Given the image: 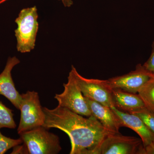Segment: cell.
I'll use <instances>...</instances> for the list:
<instances>
[{"label":"cell","instance_id":"cell-1","mask_svg":"<svg viewBox=\"0 0 154 154\" xmlns=\"http://www.w3.org/2000/svg\"><path fill=\"white\" fill-rule=\"evenodd\" d=\"M47 129L60 130L68 135L71 149L70 154H98L105 137L110 134L93 116L85 118L65 107H43Z\"/></svg>","mask_w":154,"mask_h":154},{"label":"cell","instance_id":"cell-2","mask_svg":"<svg viewBox=\"0 0 154 154\" xmlns=\"http://www.w3.org/2000/svg\"><path fill=\"white\" fill-rule=\"evenodd\" d=\"M38 15L36 6L22 9L15 20V30L17 51L22 53L30 52L35 46L38 29Z\"/></svg>","mask_w":154,"mask_h":154},{"label":"cell","instance_id":"cell-3","mask_svg":"<svg viewBox=\"0 0 154 154\" xmlns=\"http://www.w3.org/2000/svg\"><path fill=\"white\" fill-rule=\"evenodd\" d=\"M28 154H57L61 150L60 139L43 126L19 134Z\"/></svg>","mask_w":154,"mask_h":154},{"label":"cell","instance_id":"cell-4","mask_svg":"<svg viewBox=\"0 0 154 154\" xmlns=\"http://www.w3.org/2000/svg\"><path fill=\"white\" fill-rule=\"evenodd\" d=\"M38 93L28 91L21 94L19 110L21 111L18 133L24 132L37 127L43 126L45 115L39 100Z\"/></svg>","mask_w":154,"mask_h":154},{"label":"cell","instance_id":"cell-5","mask_svg":"<svg viewBox=\"0 0 154 154\" xmlns=\"http://www.w3.org/2000/svg\"><path fill=\"white\" fill-rule=\"evenodd\" d=\"M71 70L84 97L110 108L114 107L112 89L108 80L87 79L79 74L73 65Z\"/></svg>","mask_w":154,"mask_h":154},{"label":"cell","instance_id":"cell-6","mask_svg":"<svg viewBox=\"0 0 154 154\" xmlns=\"http://www.w3.org/2000/svg\"><path fill=\"white\" fill-rule=\"evenodd\" d=\"M63 92L56 94L54 97L58 105L83 116H91V110L71 70L69 73L67 82L63 84Z\"/></svg>","mask_w":154,"mask_h":154},{"label":"cell","instance_id":"cell-7","mask_svg":"<svg viewBox=\"0 0 154 154\" xmlns=\"http://www.w3.org/2000/svg\"><path fill=\"white\" fill-rule=\"evenodd\" d=\"M141 138L119 133L107 135L102 141L98 154H144Z\"/></svg>","mask_w":154,"mask_h":154},{"label":"cell","instance_id":"cell-8","mask_svg":"<svg viewBox=\"0 0 154 154\" xmlns=\"http://www.w3.org/2000/svg\"><path fill=\"white\" fill-rule=\"evenodd\" d=\"M154 77V74L147 70L143 65L138 64L134 70L110 78L108 81L112 89H120L132 94H137L140 89Z\"/></svg>","mask_w":154,"mask_h":154},{"label":"cell","instance_id":"cell-9","mask_svg":"<svg viewBox=\"0 0 154 154\" xmlns=\"http://www.w3.org/2000/svg\"><path fill=\"white\" fill-rule=\"evenodd\" d=\"M20 63V60L16 57H9L4 70L0 74V95L5 97L19 110L21 94H19L15 87L11 72L14 67Z\"/></svg>","mask_w":154,"mask_h":154},{"label":"cell","instance_id":"cell-10","mask_svg":"<svg viewBox=\"0 0 154 154\" xmlns=\"http://www.w3.org/2000/svg\"><path fill=\"white\" fill-rule=\"evenodd\" d=\"M92 116L102 124L110 134L119 133L121 127L118 117L112 108L85 97Z\"/></svg>","mask_w":154,"mask_h":154},{"label":"cell","instance_id":"cell-11","mask_svg":"<svg viewBox=\"0 0 154 154\" xmlns=\"http://www.w3.org/2000/svg\"><path fill=\"white\" fill-rule=\"evenodd\" d=\"M112 109L118 117L121 127H126L137 134L142 141L144 147L149 146L154 141V134L147 128L137 116L119 110L113 107Z\"/></svg>","mask_w":154,"mask_h":154},{"label":"cell","instance_id":"cell-12","mask_svg":"<svg viewBox=\"0 0 154 154\" xmlns=\"http://www.w3.org/2000/svg\"><path fill=\"white\" fill-rule=\"evenodd\" d=\"M113 106L119 110L132 113L145 107L138 94H132L119 89H112Z\"/></svg>","mask_w":154,"mask_h":154},{"label":"cell","instance_id":"cell-13","mask_svg":"<svg viewBox=\"0 0 154 154\" xmlns=\"http://www.w3.org/2000/svg\"><path fill=\"white\" fill-rule=\"evenodd\" d=\"M137 94L146 108L154 113V77L140 89Z\"/></svg>","mask_w":154,"mask_h":154},{"label":"cell","instance_id":"cell-14","mask_svg":"<svg viewBox=\"0 0 154 154\" xmlns=\"http://www.w3.org/2000/svg\"><path fill=\"white\" fill-rule=\"evenodd\" d=\"M13 110L6 107L0 101V129L8 128L15 129L17 127L14 118Z\"/></svg>","mask_w":154,"mask_h":154},{"label":"cell","instance_id":"cell-15","mask_svg":"<svg viewBox=\"0 0 154 154\" xmlns=\"http://www.w3.org/2000/svg\"><path fill=\"white\" fill-rule=\"evenodd\" d=\"M131 113L138 116L150 131L154 134V113L146 107Z\"/></svg>","mask_w":154,"mask_h":154},{"label":"cell","instance_id":"cell-16","mask_svg":"<svg viewBox=\"0 0 154 154\" xmlns=\"http://www.w3.org/2000/svg\"><path fill=\"white\" fill-rule=\"evenodd\" d=\"M23 141L21 138L17 139L7 137L0 131V154H4L15 146L22 144Z\"/></svg>","mask_w":154,"mask_h":154},{"label":"cell","instance_id":"cell-17","mask_svg":"<svg viewBox=\"0 0 154 154\" xmlns=\"http://www.w3.org/2000/svg\"><path fill=\"white\" fill-rule=\"evenodd\" d=\"M143 66L147 70L154 74V41L152 45L151 54Z\"/></svg>","mask_w":154,"mask_h":154},{"label":"cell","instance_id":"cell-18","mask_svg":"<svg viewBox=\"0 0 154 154\" xmlns=\"http://www.w3.org/2000/svg\"><path fill=\"white\" fill-rule=\"evenodd\" d=\"M11 154H28L25 145H18L13 147V150Z\"/></svg>","mask_w":154,"mask_h":154},{"label":"cell","instance_id":"cell-19","mask_svg":"<svg viewBox=\"0 0 154 154\" xmlns=\"http://www.w3.org/2000/svg\"><path fill=\"white\" fill-rule=\"evenodd\" d=\"M7 1L8 0H0V5ZM59 1H60L62 2L64 7H67V8L70 7L73 4L72 0H59Z\"/></svg>","mask_w":154,"mask_h":154},{"label":"cell","instance_id":"cell-20","mask_svg":"<svg viewBox=\"0 0 154 154\" xmlns=\"http://www.w3.org/2000/svg\"><path fill=\"white\" fill-rule=\"evenodd\" d=\"M144 154H154V141L151 144L144 148Z\"/></svg>","mask_w":154,"mask_h":154}]
</instances>
